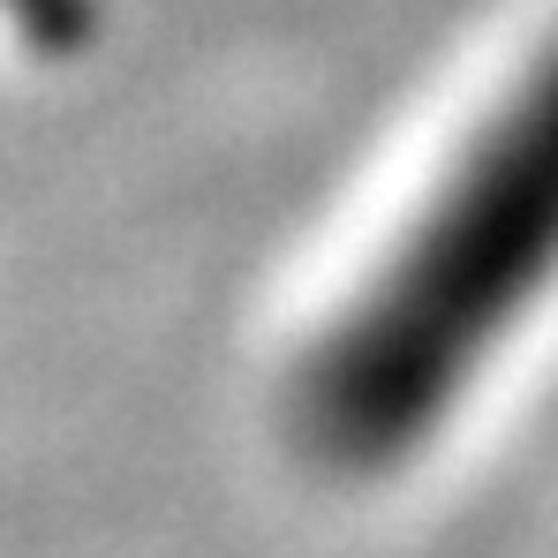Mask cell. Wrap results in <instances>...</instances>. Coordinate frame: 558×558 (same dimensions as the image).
<instances>
[{"instance_id": "1", "label": "cell", "mask_w": 558, "mask_h": 558, "mask_svg": "<svg viewBox=\"0 0 558 558\" xmlns=\"http://www.w3.org/2000/svg\"><path fill=\"white\" fill-rule=\"evenodd\" d=\"M558 287V38L453 151L348 310L317 332L294 423L332 468L423 453Z\"/></svg>"}]
</instances>
